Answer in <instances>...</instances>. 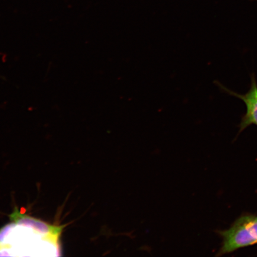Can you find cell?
I'll list each match as a JSON object with an SVG mask.
<instances>
[{
  "label": "cell",
  "mask_w": 257,
  "mask_h": 257,
  "mask_svg": "<svg viewBox=\"0 0 257 257\" xmlns=\"http://www.w3.org/2000/svg\"><path fill=\"white\" fill-rule=\"evenodd\" d=\"M226 91L230 94L242 99L246 105V112L241 120L239 133L250 125L255 124L257 126V83L255 75L253 74L251 76V84L246 94H239L227 89Z\"/></svg>",
  "instance_id": "3957f363"
},
{
  "label": "cell",
  "mask_w": 257,
  "mask_h": 257,
  "mask_svg": "<svg viewBox=\"0 0 257 257\" xmlns=\"http://www.w3.org/2000/svg\"><path fill=\"white\" fill-rule=\"evenodd\" d=\"M11 217L12 222L0 229V256L61 255L62 226L16 212Z\"/></svg>",
  "instance_id": "6da1fadb"
},
{
  "label": "cell",
  "mask_w": 257,
  "mask_h": 257,
  "mask_svg": "<svg viewBox=\"0 0 257 257\" xmlns=\"http://www.w3.org/2000/svg\"><path fill=\"white\" fill-rule=\"evenodd\" d=\"M218 234L223 242L217 256L257 244V216L246 214L234 221L229 229L220 230Z\"/></svg>",
  "instance_id": "7a4b0ae2"
}]
</instances>
